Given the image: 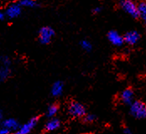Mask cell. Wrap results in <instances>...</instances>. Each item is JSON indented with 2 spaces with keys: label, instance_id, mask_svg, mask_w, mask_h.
I'll return each instance as SVG.
<instances>
[{
  "label": "cell",
  "instance_id": "e0dca14e",
  "mask_svg": "<svg viewBox=\"0 0 146 134\" xmlns=\"http://www.w3.org/2000/svg\"><path fill=\"white\" fill-rule=\"evenodd\" d=\"M82 118H83V121H84L85 123H88V124L94 122L96 120L98 119V118H97V116H96L95 114H93V113H88V114H86Z\"/></svg>",
  "mask_w": 146,
  "mask_h": 134
},
{
  "label": "cell",
  "instance_id": "30bf717a",
  "mask_svg": "<svg viewBox=\"0 0 146 134\" xmlns=\"http://www.w3.org/2000/svg\"><path fill=\"white\" fill-rule=\"evenodd\" d=\"M19 126H20V124L15 118H9V119L3 120L2 122V125H1V127L9 129L11 133H15V131L19 127Z\"/></svg>",
  "mask_w": 146,
  "mask_h": 134
},
{
  "label": "cell",
  "instance_id": "8fae6325",
  "mask_svg": "<svg viewBox=\"0 0 146 134\" xmlns=\"http://www.w3.org/2000/svg\"><path fill=\"white\" fill-rule=\"evenodd\" d=\"M60 125H61L60 120L56 117H52L45 123L44 131L45 132H52V131L57 130L60 127Z\"/></svg>",
  "mask_w": 146,
  "mask_h": 134
},
{
  "label": "cell",
  "instance_id": "3957f363",
  "mask_svg": "<svg viewBox=\"0 0 146 134\" xmlns=\"http://www.w3.org/2000/svg\"><path fill=\"white\" fill-rule=\"evenodd\" d=\"M119 5H120L121 9L126 14L130 15L132 18H139L137 4L133 0H120Z\"/></svg>",
  "mask_w": 146,
  "mask_h": 134
},
{
  "label": "cell",
  "instance_id": "52a82bcc",
  "mask_svg": "<svg viewBox=\"0 0 146 134\" xmlns=\"http://www.w3.org/2000/svg\"><path fill=\"white\" fill-rule=\"evenodd\" d=\"M140 40V34L135 30H131L127 32L123 36L124 43L129 45H136Z\"/></svg>",
  "mask_w": 146,
  "mask_h": 134
},
{
  "label": "cell",
  "instance_id": "9c48e42d",
  "mask_svg": "<svg viewBox=\"0 0 146 134\" xmlns=\"http://www.w3.org/2000/svg\"><path fill=\"white\" fill-rule=\"evenodd\" d=\"M133 97H134V92L133 90L129 87L124 89L120 94V100L121 102L125 105H130L132 104V102H133Z\"/></svg>",
  "mask_w": 146,
  "mask_h": 134
},
{
  "label": "cell",
  "instance_id": "7a4b0ae2",
  "mask_svg": "<svg viewBox=\"0 0 146 134\" xmlns=\"http://www.w3.org/2000/svg\"><path fill=\"white\" fill-rule=\"evenodd\" d=\"M130 114L136 119H145L146 106L141 101H133L130 105Z\"/></svg>",
  "mask_w": 146,
  "mask_h": 134
},
{
  "label": "cell",
  "instance_id": "d4e9b609",
  "mask_svg": "<svg viewBox=\"0 0 146 134\" xmlns=\"http://www.w3.org/2000/svg\"><path fill=\"white\" fill-rule=\"evenodd\" d=\"M2 119V112H1V111H0V121Z\"/></svg>",
  "mask_w": 146,
  "mask_h": 134
},
{
  "label": "cell",
  "instance_id": "277c9868",
  "mask_svg": "<svg viewBox=\"0 0 146 134\" xmlns=\"http://www.w3.org/2000/svg\"><path fill=\"white\" fill-rule=\"evenodd\" d=\"M39 121H40L39 116L32 117L25 124L20 125L19 127L14 133V134H29L34 130V128L37 126Z\"/></svg>",
  "mask_w": 146,
  "mask_h": 134
},
{
  "label": "cell",
  "instance_id": "2e32d148",
  "mask_svg": "<svg viewBox=\"0 0 146 134\" xmlns=\"http://www.w3.org/2000/svg\"><path fill=\"white\" fill-rule=\"evenodd\" d=\"M139 18H141L144 21L146 19V3L145 2H140L137 5Z\"/></svg>",
  "mask_w": 146,
  "mask_h": 134
},
{
  "label": "cell",
  "instance_id": "4fadbf2b",
  "mask_svg": "<svg viewBox=\"0 0 146 134\" xmlns=\"http://www.w3.org/2000/svg\"><path fill=\"white\" fill-rule=\"evenodd\" d=\"M11 75L10 66L1 65L0 67V81H5Z\"/></svg>",
  "mask_w": 146,
  "mask_h": 134
},
{
  "label": "cell",
  "instance_id": "9a60e30c",
  "mask_svg": "<svg viewBox=\"0 0 146 134\" xmlns=\"http://www.w3.org/2000/svg\"><path fill=\"white\" fill-rule=\"evenodd\" d=\"M19 4L22 8H29V9L37 8L40 5L37 0H21L19 2Z\"/></svg>",
  "mask_w": 146,
  "mask_h": 134
},
{
  "label": "cell",
  "instance_id": "8992f818",
  "mask_svg": "<svg viewBox=\"0 0 146 134\" xmlns=\"http://www.w3.org/2000/svg\"><path fill=\"white\" fill-rule=\"evenodd\" d=\"M5 16L9 18H16L22 13V7L19 4V3H12L9 4L6 10H5Z\"/></svg>",
  "mask_w": 146,
  "mask_h": 134
},
{
  "label": "cell",
  "instance_id": "ffe728a7",
  "mask_svg": "<svg viewBox=\"0 0 146 134\" xmlns=\"http://www.w3.org/2000/svg\"><path fill=\"white\" fill-rule=\"evenodd\" d=\"M12 133L9 130V129H7V128H5V127H0V134H11Z\"/></svg>",
  "mask_w": 146,
  "mask_h": 134
},
{
  "label": "cell",
  "instance_id": "7402d4cb",
  "mask_svg": "<svg viewBox=\"0 0 146 134\" xmlns=\"http://www.w3.org/2000/svg\"><path fill=\"white\" fill-rule=\"evenodd\" d=\"M101 11H102V9H101L100 7H97V8H95V9L92 10L93 14H95V15H98V14L101 13Z\"/></svg>",
  "mask_w": 146,
  "mask_h": 134
},
{
  "label": "cell",
  "instance_id": "6da1fadb",
  "mask_svg": "<svg viewBox=\"0 0 146 134\" xmlns=\"http://www.w3.org/2000/svg\"><path fill=\"white\" fill-rule=\"evenodd\" d=\"M67 112L73 118H82L87 114V108L84 105L76 101H71L68 104Z\"/></svg>",
  "mask_w": 146,
  "mask_h": 134
},
{
  "label": "cell",
  "instance_id": "cb8c5ba5",
  "mask_svg": "<svg viewBox=\"0 0 146 134\" xmlns=\"http://www.w3.org/2000/svg\"><path fill=\"white\" fill-rule=\"evenodd\" d=\"M8 1H9V2H13V3H19V1H21V0H8Z\"/></svg>",
  "mask_w": 146,
  "mask_h": 134
},
{
  "label": "cell",
  "instance_id": "603a6c76",
  "mask_svg": "<svg viewBox=\"0 0 146 134\" xmlns=\"http://www.w3.org/2000/svg\"><path fill=\"white\" fill-rule=\"evenodd\" d=\"M5 13L2 10H0V21H3L5 18Z\"/></svg>",
  "mask_w": 146,
  "mask_h": 134
},
{
  "label": "cell",
  "instance_id": "d6986e66",
  "mask_svg": "<svg viewBox=\"0 0 146 134\" xmlns=\"http://www.w3.org/2000/svg\"><path fill=\"white\" fill-rule=\"evenodd\" d=\"M0 62H1V65L11 66V60L9 59V57L6 55H3L0 57Z\"/></svg>",
  "mask_w": 146,
  "mask_h": 134
},
{
  "label": "cell",
  "instance_id": "ba28073f",
  "mask_svg": "<svg viewBox=\"0 0 146 134\" xmlns=\"http://www.w3.org/2000/svg\"><path fill=\"white\" fill-rule=\"evenodd\" d=\"M108 40L114 46H121L123 45V37L115 30H111L108 34Z\"/></svg>",
  "mask_w": 146,
  "mask_h": 134
},
{
  "label": "cell",
  "instance_id": "5b68a950",
  "mask_svg": "<svg viewBox=\"0 0 146 134\" xmlns=\"http://www.w3.org/2000/svg\"><path fill=\"white\" fill-rule=\"evenodd\" d=\"M55 36V31L51 27L45 26L41 28L39 32V40L41 44L47 45L50 44Z\"/></svg>",
  "mask_w": 146,
  "mask_h": 134
},
{
  "label": "cell",
  "instance_id": "ac0fdd59",
  "mask_svg": "<svg viewBox=\"0 0 146 134\" xmlns=\"http://www.w3.org/2000/svg\"><path fill=\"white\" fill-rule=\"evenodd\" d=\"M80 45H81V47H82V49L83 50L88 51V52L91 51L92 49V45L91 44V42H89L87 40H82L81 43H80Z\"/></svg>",
  "mask_w": 146,
  "mask_h": 134
},
{
  "label": "cell",
  "instance_id": "5bb4252c",
  "mask_svg": "<svg viewBox=\"0 0 146 134\" xmlns=\"http://www.w3.org/2000/svg\"><path fill=\"white\" fill-rule=\"evenodd\" d=\"M59 109H60V106L56 102L49 106L48 108H47V111H46V117L48 118L55 117V116L57 114V112H59Z\"/></svg>",
  "mask_w": 146,
  "mask_h": 134
},
{
  "label": "cell",
  "instance_id": "7c38bea8",
  "mask_svg": "<svg viewBox=\"0 0 146 134\" xmlns=\"http://www.w3.org/2000/svg\"><path fill=\"white\" fill-rule=\"evenodd\" d=\"M64 90V83L60 81H56L51 87V95L55 97H58L60 96Z\"/></svg>",
  "mask_w": 146,
  "mask_h": 134
},
{
  "label": "cell",
  "instance_id": "44dd1931",
  "mask_svg": "<svg viewBox=\"0 0 146 134\" xmlns=\"http://www.w3.org/2000/svg\"><path fill=\"white\" fill-rule=\"evenodd\" d=\"M123 134H134L131 129L129 128V127H124L123 130Z\"/></svg>",
  "mask_w": 146,
  "mask_h": 134
}]
</instances>
